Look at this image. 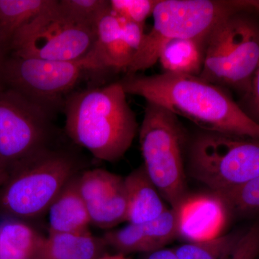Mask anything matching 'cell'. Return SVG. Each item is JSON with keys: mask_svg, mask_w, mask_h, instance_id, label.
Masks as SVG:
<instances>
[{"mask_svg": "<svg viewBox=\"0 0 259 259\" xmlns=\"http://www.w3.org/2000/svg\"><path fill=\"white\" fill-rule=\"evenodd\" d=\"M78 185L92 224L110 230L126 222L127 194L123 177L93 168L79 174Z\"/></svg>", "mask_w": 259, "mask_h": 259, "instance_id": "cell-11", "label": "cell"}, {"mask_svg": "<svg viewBox=\"0 0 259 259\" xmlns=\"http://www.w3.org/2000/svg\"><path fill=\"white\" fill-rule=\"evenodd\" d=\"M259 9V0H258ZM238 105L252 120L259 125V64L255 70L249 90L242 96Z\"/></svg>", "mask_w": 259, "mask_h": 259, "instance_id": "cell-25", "label": "cell"}, {"mask_svg": "<svg viewBox=\"0 0 259 259\" xmlns=\"http://www.w3.org/2000/svg\"><path fill=\"white\" fill-rule=\"evenodd\" d=\"M249 0H158L152 14L151 30L127 74H137L158 62L162 48L177 39H208L221 21L244 8Z\"/></svg>", "mask_w": 259, "mask_h": 259, "instance_id": "cell-5", "label": "cell"}, {"mask_svg": "<svg viewBox=\"0 0 259 259\" xmlns=\"http://www.w3.org/2000/svg\"><path fill=\"white\" fill-rule=\"evenodd\" d=\"M245 231L223 233L204 241L185 242L174 249L180 259H231Z\"/></svg>", "mask_w": 259, "mask_h": 259, "instance_id": "cell-20", "label": "cell"}, {"mask_svg": "<svg viewBox=\"0 0 259 259\" xmlns=\"http://www.w3.org/2000/svg\"><path fill=\"white\" fill-rule=\"evenodd\" d=\"M216 194L222 198L231 214L249 215L259 212V177Z\"/></svg>", "mask_w": 259, "mask_h": 259, "instance_id": "cell-21", "label": "cell"}, {"mask_svg": "<svg viewBox=\"0 0 259 259\" xmlns=\"http://www.w3.org/2000/svg\"><path fill=\"white\" fill-rule=\"evenodd\" d=\"M32 259H37V258H32Z\"/></svg>", "mask_w": 259, "mask_h": 259, "instance_id": "cell-30", "label": "cell"}, {"mask_svg": "<svg viewBox=\"0 0 259 259\" xmlns=\"http://www.w3.org/2000/svg\"><path fill=\"white\" fill-rule=\"evenodd\" d=\"M119 82L127 95L161 105L204 131L259 139V125L224 88L199 76L166 72L152 76L131 74Z\"/></svg>", "mask_w": 259, "mask_h": 259, "instance_id": "cell-1", "label": "cell"}, {"mask_svg": "<svg viewBox=\"0 0 259 259\" xmlns=\"http://www.w3.org/2000/svg\"><path fill=\"white\" fill-rule=\"evenodd\" d=\"M0 221V259L36 258L44 236L28 221L2 218Z\"/></svg>", "mask_w": 259, "mask_h": 259, "instance_id": "cell-17", "label": "cell"}, {"mask_svg": "<svg viewBox=\"0 0 259 259\" xmlns=\"http://www.w3.org/2000/svg\"><path fill=\"white\" fill-rule=\"evenodd\" d=\"M139 141L145 171L168 206L177 209L189 194L183 126L169 110L146 102Z\"/></svg>", "mask_w": 259, "mask_h": 259, "instance_id": "cell-6", "label": "cell"}, {"mask_svg": "<svg viewBox=\"0 0 259 259\" xmlns=\"http://www.w3.org/2000/svg\"><path fill=\"white\" fill-rule=\"evenodd\" d=\"M79 175L68 182L48 209L49 233L90 231L92 223L86 204L80 194Z\"/></svg>", "mask_w": 259, "mask_h": 259, "instance_id": "cell-16", "label": "cell"}, {"mask_svg": "<svg viewBox=\"0 0 259 259\" xmlns=\"http://www.w3.org/2000/svg\"><path fill=\"white\" fill-rule=\"evenodd\" d=\"M259 64L258 0L223 19L211 32L199 77L243 96Z\"/></svg>", "mask_w": 259, "mask_h": 259, "instance_id": "cell-4", "label": "cell"}, {"mask_svg": "<svg viewBox=\"0 0 259 259\" xmlns=\"http://www.w3.org/2000/svg\"><path fill=\"white\" fill-rule=\"evenodd\" d=\"M6 176L7 175L6 174H5V172L3 171V170L0 168V186H1L2 184H3V182H4L5 177H6Z\"/></svg>", "mask_w": 259, "mask_h": 259, "instance_id": "cell-28", "label": "cell"}, {"mask_svg": "<svg viewBox=\"0 0 259 259\" xmlns=\"http://www.w3.org/2000/svg\"><path fill=\"white\" fill-rule=\"evenodd\" d=\"M102 237L90 231L49 233L44 236L37 259H97L108 253Z\"/></svg>", "mask_w": 259, "mask_h": 259, "instance_id": "cell-15", "label": "cell"}, {"mask_svg": "<svg viewBox=\"0 0 259 259\" xmlns=\"http://www.w3.org/2000/svg\"><path fill=\"white\" fill-rule=\"evenodd\" d=\"M3 59H4V52H3V49L0 47V65L3 62Z\"/></svg>", "mask_w": 259, "mask_h": 259, "instance_id": "cell-29", "label": "cell"}, {"mask_svg": "<svg viewBox=\"0 0 259 259\" xmlns=\"http://www.w3.org/2000/svg\"><path fill=\"white\" fill-rule=\"evenodd\" d=\"M126 95L119 81L70 94L63 106L68 136L97 159L118 161L139 130Z\"/></svg>", "mask_w": 259, "mask_h": 259, "instance_id": "cell-2", "label": "cell"}, {"mask_svg": "<svg viewBox=\"0 0 259 259\" xmlns=\"http://www.w3.org/2000/svg\"><path fill=\"white\" fill-rule=\"evenodd\" d=\"M79 160L48 147L20 162L0 186V216L28 221L48 212L68 182L81 173Z\"/></svg>", "mask_w": 259, "mask_h": 259, "instance_id": "cell-3", "label": "cell"}, {"mask_svg": "<svg viewBox=\"0 0 259 259\" xmlns=\"http://www.w3.org/2000/svg\"><path fill=\"white\" fill-rule=\"evenodd\" d=\"M103 71L90 50L78 60L56 61L13 55L0 65V83L54 115L88 71Z\"/></svg>", "mask_w": 259, "mask_h": 259, "instance_id": "cell-8", "label": "cell"}, {"mask_svg": "<svg viewBox=\"0 0 259 259\" xmlns=\"http://www.w3.org/2000/svg\"><path fill=\"white\" fill-rule=\"evenodd\" d=\"M59 5L75 20L94 27L110 7L108 0H60Z\"/></svg>", "mask_w": 259, "mask_h": 259, "instance_id": "cell-22", "label": "cell"}, {"mask_svg": "<svg viewBox=\"0 0 259 259\" xmlns=\"http://www.w3.org/2000/svg\"><path fill=\"white\" fill-rule=\"evenodd\" d=\"M53 114L0 83V168L16 165L50 147Z\"/></svg>", "mask_w": 259, "mask_h": 259, "instance_id": "cell-10", "label": "cell"}, {"mask_svg": "<svg viewBox=\"0 0 259 259\" xmlns=\"http://www.w3.org/2000/svg\"><path fill=\"white\" fill-rule=\"evenodd\" d=\"M258 259H259V257H258Z\"/></svg>", "mask_w": 259, "mask_h": 259, "instance_id": "cell-31", "label": "cell"}, {"mask_svg": "<svg viewBox=\"0 0 259 259\" xmlns=\"http://www.w3.org/2000/svg\"><path fill=\"white\" fill-rule=\"evenodd\" d=\"M178 237L186 242L210 239L223 234L231 212L214 192L188 194L177 209Z\"/></svg>", "mask_w": 259, "mask_h": 259, "instance_id": "cell-13", "label": "cell"}, {"mask_svg": "<svg viewBox=\"0 0 259 259\" xmlns=\"http://www.w3.org/2000/svg\"><path fill=\"white\" fill-rule=\"evenodd\" d=\"M97 259H131L128 255L120 254V253H105V255H102L100 258Z\"/></svg>", "mask_w": 259, "mask_h": 259, "instance_id": "cell-27", "label": "cell"}, {"mask_svg": "<svg viewBox=\"0 0 259 259\" xmlns=\"http://www.w3.org/2000/svg\"><path fill=\"white\" fill-rule=\"evenodd\" d=\"M56 0H0V47L3 52L9 49L19 30Z\"/></svg>", "mask_w": 259, "mask_h": 259, "instance_id": "cell-19", "label": "cell"}, {"mask_svg": "<svg viewBox=\"0 0 259 259\" xmlns=\"http://www.w3.org/2000/svg\"><path fill=\"white\" fill-rule=\"evenodd\" d=\"M95 40V27L75 20L56 1L17 32L9 49L22 57L71 61L86 56Z\"/></svg>", "mask_w": 259, "mask_h": 259, "instance_id": "cell-9", "label": "cell"}, {"mask_svg": "<svg viewBox=\"0 0 259 259\" xmlns=\"http://www.w3.org/2000/svg\"><path fill=\"white\" fill-rule=\"evenodd\" d=\"M124 180L127 194L126 223L141 224L150 222L169 208L144 166L131 171Z\"/></svg>", "mask_w": 259, "mask_h": 259, "instance_id": "cell-14", "label": "cell"}, {"mask_svg": "<svg viewBox=\"0 0 259 259\" xmlns=\"http://www.w3.org/2000/svg\"><path fill=\"white\" fill-rule=\"evenodd\" d=\"M158 0H110L112 11L119 18L131 23L144 25L152 15Z\"/></svg>", "mask_w": 259, "mask_h": 259, "instance_id": "cell-23", "label": "cell"}, {"mask_svg": "<svg viewBox=\"0 0 259 259\" xmlns=\"http://www.w3.org/2000/svg\"><path fill=\"white\" fill-rule=\"evenodd\" d=\"M102 237L109 248L128 256L161 249L178 238L177 210L169 207L153 221L141 224L127 223L119 229L106 232Z\"/></svg>", "mask_w": 259, "mask_h": 259, "instance_id": "cell-12", "label": "cell"}, {"mask_svg": "<svg viewBox=\"0 0 259 259\" xmlns=\"http://www.w3.org/2000/svg\"><path fill=\"white\" fill-rule=\"evenodd\" d=\"M187 174L221 193L259 177V139L203 131L189 148Z\"/></svg>", "mask_w": 259, "mask_h": 259, "instance_id": "cell-7", "label": "cell"}, {"mask_svg": "<svg viewBox=\"0 0 259 259\" xmlns=\"http://www.w3.org/2000/svg\"><path fill=\"white\" fill-rule=\"evenodd\" d=\"M142 259H180L174 248H163L144 254Z\"/></svg>", "mask_w": 259, "mask_h": 259, "instance_id": "cell-26", "label": "cell"}, {"mask_svg": "<svg viewBox=\"0 0 259 259\" xmlns=\"http://www.w3.org/2000/svg\"><path fill=\"white\" fill-rule=\"evenodd\" d=\"M259 219L245 230L231 259H258Z\"/></svg>", "mask_w": 259, "mask_h": 259, "instance_id": "cell-24", "label": "cell"}, {"mask_svg": "<svg viewBox=\"0 0 259 259\" xmlns=\"http://www.w3.org/2000/svg\"><path fill=\"white\" fill-rule=\"evenodd\" d=\"M207 39H177L162 48L158 60L164 72L199 76L203 69Z\"/></svg>", "mask_w": 259, "mask_h": 259, "instance_id": "cell-18", "label": "cell"}]
</instances>
